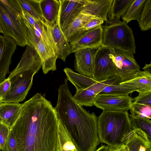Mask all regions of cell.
Returning a JSON list of instances; mask_svg holds the SVG:
<instances>
[{
	"label": "cell",
	"instance_id": "cell-1",
	"mask_svg": "<svg viewBox=\"0 0 151 151\" xmlns=\"http://www.w3.org/2000/svg\"><path fill=\"white\" fill-rule=\"evenodd\" d=\"M59 119L55 108L37 93L23 104L20 114L10 129L17 151H55Z\"/></svg>",
	"mask_w": 151,
	"mask_h": 151
},
{
	"label": "cell",
	"instance_id": "cell-2",
	"mask_svg": "<svg viewBox=\"0 0 151 151\" xmlns=\"http://www.w3.org/2000/svg\"><path fill=\"white\" fill-rule=\"evenodd\" d=\"M65 79L58 89V99L55 109L58 119L71 136L77 137L88 134L97 125L94 112L90 113L75 100Z\"/></svg>",
	"mask_w": 151,
	"mask_h": 151
},
{
	"label": "cell",
	"instance_id": "cell-3",
	"mask_svg": "<svg viewBox=\"0 0 151 151\" xmlns=\"http://www.w3.org/2000/svg\"><path fill=\"white\" fill-rule=\"evenodd\" d=\"M40 57L35 50H25L16 68L8 78L11 86L2 103H18L23 101L32 84L34 75L42 68Z\"/></svg>",
	"mask_w": 151,
	"mask_h": 151
},
{
	"label": "cell",
	"instance_id": "cell-4",
	"mask_svg": "<svg viewBox=\"0 0 151 151\" xmlns=\"http://www.w3.org/2000/svg\"><path fill=\"white\" fill-rule=\"evenodd\" d=\"M100 142L109 147L125 144L133 131L128 111H103L97 119Z\"/></svg>",
	"mask_w": 151,
	"mask_h": 151
},
{
	"label": "cell",
	"instance_id": "cell-5",
	"mask_svg": "<svg viewBox=\"0 0 151 151\" xmlns=\"http://www.w3.org/2000/svg\"><path fill=\"white\" fill-rule=\"evenodd\" d=\"M22 11L17 0H0V24L4 35L13 39L17 45L24 47L29 42L21 21Z\"/></svg>",
	"mask_w": 151,
	"mask_h": 151
},
{
	"label": "cell",
	"instance_id": "cell-6",
	"mask_svg": "<svg viewBox=\"0 0 151 151\" xmlns=\"http://www.w3.org/2000/svg\"><path fill=\"white\" fill-rule=\"evenodd\" d=\"M102 26L103 29L102 46L112 49L129 50L134 54L136 45L133 31L127 24L116 19L106 22Z\"/></svg>",
	"mask_w": 151,
	"mask_h": 151
},
{
	"label": "cell",
	"instance_id": "cell-7",
	"mask_svg": "<svg viewBox=\"0 0 151 151\" xmlns=\"http://www.w3.org/2000/svg\"><path fill=\"white\" fill-rule=\"evenodd\" d=\"M21 21L26 32L29 42L28 45L33 47L37 52L41 60L43 73L46 74L50 71L56 70L57 55L35 35L32 27L22 16Z\"/></svg>",
	"mask_w": 151,
	"mask_h": 151
},
{
	"label": "cell",
	"instance_id": "cell-8",
	"mask_svg": "<svg viewBox=\"0 0 151 151\" xmlns=\"http://www.w3.org/2000/svg\"><path fill=\"white\" fill-rule=\"evenodd\" d=\"M132 52L118 49H111L109 57L116 69L117 76L121 82L129 79L140 67Z\"/></svg>",
	"mask_w": 151,
	"mask_h": 151
},
{
	"label": "cell",
	"instance_id": "cell-9",
	"mask_svg": "<svg viewBox=\"0 0 151 151\" xmlns=\"http://www.w3.org/2000/svg\"><path fill=\"white\" fill-rule=\"evenodd\" d=\"M111 49L102 46L96 54L93 79L97 82H103L117 76L116 68L109 57Z\"/></svg>",
	"mask_w": 151,
	"mask_h": 151
},
{
	"label": "cell",
	"instance_id": "cell-10",
	"mask_svg": "<svg viewBox=\"0 0 151 151\" xmlns=\"http://www.w3.org/2000/svg\"><path fill=\"white\" fill-rule=\"evenodd\" d=\"M102 45L79 49L74 53V68L79 74L93 79L96 54Z\"/></svg>",
	"mask_w": 151,
	"mask_h": 151
},
{
	"label": "cell",
	"instance_id": "cell-11",
	"mask_svg": "<svg viewBox=\"0 0 151 151\" xmlns=\"http://www.w3.org/2000/svg\"><path fill=\"white\" fill-rule=\"evenodd\" d=\"M132 103V98L128 96L99 93L93 105L103 111H128Z\"/></svg>",
	"mask_w": 151,
	"mask_h": 151
},
{
	"label": "cell",
	"instance_id": "cell-12",
	"mask_svg": "<svg viewBox=\"0 0 151 151\" xmlns=\"http://www.w3.org/2000/svg\"><path fill=\"white\" fill-rule=\"evenodd\" d=\"M121 82L117 76L103 82H96L93 85L83 88L76 89L75 94L73 96L75 101L80 105L91 106L93 105L95 99L103 88L106 86L113 83Z\"/></svg>",
	"mask_w": 151,
	"mask_h": 151
},
{
	"label": "cell",
	"instance_id": "cell-13",
	"mask_svg": "<svg viewBox=\"0 0 151 151\" xmlns=\"http://www.w3.org/2000/svg\"><path fill=\"white\" fill-rule=\"evenodd\" d=\"M84 0H59L60 8L59 24L61 31H64L80 13Z\"/></svg>",
	"mask_w": 151,
	"mask_h": 151
},
{
	"label": "cell",
	"instance_id": "cell-14",
	"mask_svg": "<svg viewBox=\"0 0 151 151\" xmlns=\"http://www.w3.org/2000/svg\"><path fill=\"white\" fill-rule=\"evenodd\" d=\"M103 34L101 25L85 31L69 42L71 53L80 49L102 45Z\"/></svg>",
	"mask_w": 151,
	"mask_h": 151
},
{
	"label": "cell",
	"instance_id": "cell-15",
	"mask_svg": "<svg viewBox=\"0 0 151 151\" xmlns=\"http://www.w3.org/2000/svg\"><path fill=\"white\" fill-rule=\"evenodd\" d=\"M17 46L12 38L0 35V83L6 79V74L9 73L12 57Z\"/></svg>",
	"mask_w": 151,
	"mask_h": 151
},
{
	"label": "cell",
	"instance_id": "cell-16",
	"mask_svg": "<svg viewBox=\"0 0 151 151\" xmlns=\"http://www.w3.org/2000/svg\"><path fill=\"white\" fill-rule=\"evenodd\" d=\"M113 0H84L81 12L106 22Z\"/></svg>",
	"mask_w": 151,
	"mask_h": 151
},
{
	"label": "cell",
	"instance_id": "cell-17",
	"mask_svg": "<svg viewBox=\"0 0 151 151\" xmlns=\"http://www.w3.org/2000/svg\"><path fill=\"white\" fill-rule=\"evenodd\" d=\"M50 27L57 50L58 58L65 62L67 57L71 53L70 46L60 28L58 17L55 23Z\"/></svg>",
	"mask_w": 151,
	"mask_h": 151
},
{
	"label": "cell",
	"instance_id": "cell-18",
	"mask_svg": "<svg viewBox=\"0 0 151 151\" xmlns=\"http://www.w3.org/2000/svg\"><path fill=\"white\" fill-rule=\"evenodd\" d=\"M23 104L2 103L0 105V122L11 129L18 118Z\"/></svg>",
	"mask_w": 151,
	"mask_h": 151
},
{
	"label": "cell",
	"instance_id": "cell-19",
	"mask_svg": "<svg viewBox=\"0 0 151 151\" xmlns=\"http://www.w3.org/2000/svg\"><path fill=\"white\" fill-rule=\"evenodd\" d=\"M119 83L133 87L139 93L151 90V74L139 70L129 79Z\"/></svg>",
	"mask_w": 151,
	"mask_h": 151
},
{
	"label": "cell",
	"instance_id": "cell-20",
	"mask_svg": "<svg viewBox=\"0 0 151 151\" xmlns=\"http://www.w3.org/2000/svg\"><path fill=\"white\" fill-rule=\"evenodd\" d=\"M35 19L33 25H30L35 34L57 55V50L52 34L50 26L46 22Z\"/></svg>",
	"mask_w": 151,
	"mask_h": 151
},
{
	"label": "cell",
	"instance_id": "cell-21",
	"mask_svg": "<svg viewBox=\"0 0 151 151\" xmlns=\"http://www.w3.org/2000/svg\"><path fill=\"white\" fill-rule=\"evenodd\" d=\"M93 17L80 12L71 24L63 32L68 41L70 42L81 35L83 27Z\"/></svg>",
	"mask_w": 151,
	"mask_h": 151
},
{
	"label": "cell",
	"instance_id": "cell-22",
	"mask_svg": "<svg viewBox=\"0 0 151 151\" xmlns=\"http://www.w3.org/2000/svg\"><path fill=\"white\" fill-rule=\"evenodd\" d=\"M40 6L45 21L50 26H53L58 17L59 0H41Z\"/></svg>",
	"mask_w": 151,
	"mask_h": 151
},
{
	"label": "cell",
	"instance_id": "cell-23",
	"mask_svg": "<svg viewBox=\"0 0 151 151\" xmlns=\"http://www.w3.org/2000/svg\"><path fill=\"white\" fill-rule=\"evenodd\" d=\"M55 151H78L67 130L59 120Z\"/></svg>",
	"mask_w": 151,
	"mask_h": 151
},
{
	"label": "cell",
	"instance_id": "cell-24",
	"mask_svg": "<svg viewBox=\"0 0 151 151\" xmlns=\"http://www.w3.org/2000/svg\"><path fill=\"white\" fill-rule=\"evenodd\" d=\"M132 129L151 143V120L136 117L129 114Z\"/></svg>",
	"mask_w": 151,
	"mask_h": 151
},
{
	"label": "cell",
	"instance_id": "cell-25",
	"mask_svg": "<svg viewBox=\"0 0 151 151\" xmlns=\"http://www.w3.org/2000/svg\"><path fill=\"white\" fill-rule=\"evenodd\" d=\"M134 0H113L107 16L108 22L120 19Z\"/></svg>",
	"mask_w": 151,
	"mask_h": 151
},
{
	"label": "cell",
	"instance_id": "cell-26",
	"mask_svg": "<svg viewBox=\"0 0 151 151\" xmlns=\"http://www.w3.org/2000/svg\"><path fill=\"white\" fill-rule=\"evenodd\" d=\"M22 10L34 17L47 23L44 17L40 6L41 0H17Z\"/></svg>",
	"mask_w": 151,
	"mask_h": 151
},
{
	"label": "cell",
	"instance_id": "cell-27",
	"mask_svg": "<svg viewBox=\"0 0 151 151\" xmlns=\"http://www.w3.org/2000/svg\"><path fill=\"white\" fill-rule=\"evenodd\" d=\"M125 144L128 146L129 151H145L151 147V143L133 130L127 138Z\"/></svg>",
	"mask_w": 151,
	"mask_h": 151
},
{
	"label": "cell",
	"instance_id": "cell-28",
	"mask_svg": "<svg viewBox=\"0 0 151 151\" xmlns=\"http://www.w3.org/2000/svg\"><path fill=\"white\" fill-rule=\"evenodd\" d=\"M146 0H134L121 17L127 24L132 20L138 21Z\"/></svg>",
	"mask_w": 151,
	"mask_h": 151
},
{
	"label": "cell",
	"instance_id": "cell-29",
	"mask_svg": "<svg viewBox=\"0 0 151 151\" xmlns=\"http://www.w3.org/2000/svg\"><path fill=\"white\" fill-rule=\"evenodd\" d=\"M137 91L135 88L127 85L119 83H113L105 87L99 93L126 96Z\"/></svg>",
	"mask_w": 151,
	"mask_h": 151
},
{
	"label": "cell",
	"instance_id": "cell-30",
	"mask_svg": "<svg viewBox=\"0 0 151 151\" xmlns=\"http://www.w3.org/2000/svg\"><path fill=\"white\" fill-rule=\"evenodd\" d=\"M141 30L145 31L151 28V0H146L138 21Z\"/></svg>",
	"mask_w": 151,
	"mask_h": 151
},
{
	"label": "cell",
	"instance_id": "cell-31",
	"mask_svg": "<svg viewBox=\"0 0 151 151\" xmlns=\"http://www.w3.org/2000/svg\"><path fill=\"white\" fill-rule=\"evenodd\" d=\"M129 110L133 116L151 120V106L132 102Z\"/></svg>",
	"mask_w": 151,
	"mask_h": 151
},
{
	"label": "cell",
	"instance_id": "cell-32",
	"mask_svg": "<svg viewBox=\"0 0 151 151\" xmlns=\"http://www.w3.org/2000/svg\"><path fill=\"white\" fill-rule=\"evenodd\" d=\"M132 102L151 106V90L139 93L137 96L132 98Z\"/></svg>",
	"mask_w": 151,
	"mask_h": 151
},
{
	"label": "cell",
	"instance_id": "cell-33",
	"mask_svg": "<svg viewBox=\"0 0 151 151\" xmlns=\"http://www.w3.org/2000/svg\"><path fill=\"white\" fill-rule=\"evenodd\" d=\"M10 129L6 125L0 122V150H2L4 148Z\"/></svg>",
	"mask_w": 151,
	"mask_h": 151
},
{
	"label": "cell",
	"instance_id": "cell-34",
	"mask_svg": "<svg viewBox=\"0 0 151 151\" xmlns=\"http://www.w3.org/2000/svg\"><path fill=\"white\" fill-rule=\"evenodd\" d=\"M2 151H17L15 138L10 129V133Z\"/></svg>",
	"mask_w": 151,
	"mask_h": 151
},
{
	"label": "cell",
	"instance_id": "cell-35",
	"mask_svg": "<svg viewBox=\"0 0 151 151\" xmlns=\"http://www.w3.org/2000/svg\"><path fill=\"white\" fill-rule=\"evenodd\" d=\"M104 21L101 19L92 17L83 27L81 31V34L87 30L101 25Z\"/></svg>",
	"mask_w": 151,
	"mask_h": 151
},
{
	"label": "cell",
	"instance_id": "cell-36",
	"mask_svg": "<svg viewBox=\"0 0 151 151\" xmlns=\"http://www.w3.org/2000/svg\"><path fill=\"white\" fill-rule=\"evenodd\" d=\"M11 84L9 79L7 78L0 83V98H4L8 94L10 88Z\"/></svg>",
	"mask_w": 151,
	"mask_h": 151
},
{
	"label": "cell",
	"instance_id": "cell-37",
	"mask_svg": "<svg viewBox=\"0 0 151 151\" xmlns=\"http://www.w3.org/2000/svg\"><path fill=\"white\" fill-rule=\"evenodd\" d=\"M142 69L144 71L151 74V63L150 62L149 64H145Z\"/></svg>",
	"mask_w": 151,
	"mask_h": 151
},
{
	"label": "cell",
	"instance_id": "cell-38",
	"mask_svg": "<svg viewBox=\"0 0 151 151\" xmlns=\"http://www.w3.org/2000/svg\"><path fill=\"white\" fill-rule=\"evenodd\" d=\"M109 147L107 145H102L95 151H108Z\"/></svg>",
	"mask_w": 151,
	"mask_h": 151
},
{
	"label": "cell",
	"instance_id": "cell-39",
	"mask_svg": "<svg viewBox=\"0 0 151 151\" xmlns=\"http://www.w3.org/2000/svg\"><path fill=\"white\" fill-rule=\"evenodd\" d=\"M118 151H129V148L126 145L123 144L119 147Z\"/></svg>",
	"mask_w": 151,
	"mask_h": 151
},
{
	"label": "cell",
	"instance_id": "cell-40",
	"mask_svg": "<svg viewBox=\"0 0 151 151\" xmlns=\"http://www.w3.org/2000/svg\"><path fill=\"white\" fill-rule=\"evenodd\" d=\"M119 147H109V148L108 151H118Z\"/></svg>",
	"mask_w": 151,
	"mask_h": 151
},
{
	"label": "cell",
	"instance_id": "cell-41",
	"mask_svg": "<svg viewBox=\"0 0 151 151\" xmlns=\"http://www.w3.org/2000/svg\"><path fill=\"white\" fill-rule=\"evenodd\" d=\"M0 33H3V31L2 30V28L0 24Z\"/></svg>",
	"mask_w": 151,
	"mask_h": 151
},
{
	"label": "cell",
	"instance_id": "cell-42",
	"mask_svg": "<svg viewBox=\"0 0 151 151\" xmlns=\"http://www.w3.org/2000/svg\"><path fill=\"white\" fill-rule=\"evenodd\" d=\"M145 151H151V147L147 149Z\"/></svg>",
	"mask_w": 151,
	"mask_h": 151
},
{
	"label": "cell",
	"instance_id": "cell-43",
	"mask_svg": "<svg viewBox=\"0 0 151 151\" xmlns=\"http://www.w3.org/2000/svg\"></svg>",
	"mask_w": 151,
	"mask_h": 151
}]
</instances>
